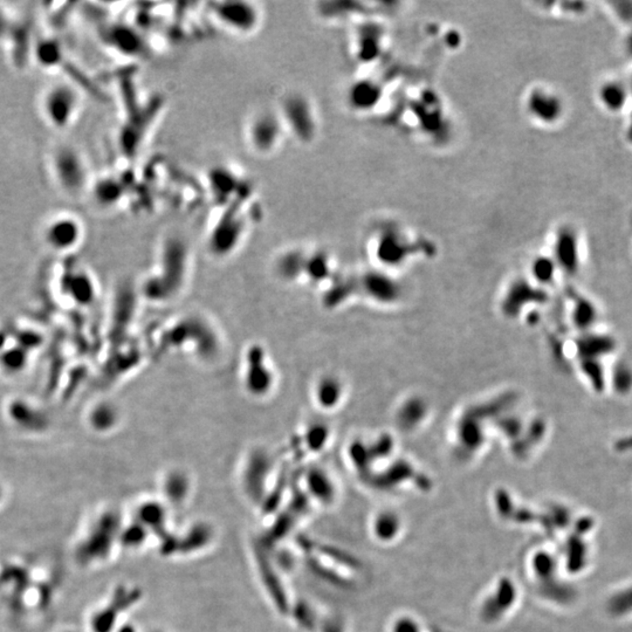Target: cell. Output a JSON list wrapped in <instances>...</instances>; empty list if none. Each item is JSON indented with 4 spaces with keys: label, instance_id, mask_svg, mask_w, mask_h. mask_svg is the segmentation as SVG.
<instances>
[{
    "label": "cell",
    "instance_id": "1",
    "mask_svg": "<svg viewBox=\"0 0 632 632\" xmlns=\"http://www.w3.org/2000/svg\"><path fill=\"white\" fill-rule=\"evenodd\" d=\"M248 203L239 201L220 208L222 213L215 220L208 238V250L217 258L234 254L244 243L248 231Z\"/></svg>",
    "mask_w": 632,
    "mask_h": 632
},
{
    "label": "cell",
    "instance_id": "2",
    "mask_svg": "<svg viewBox=\"0 0 632 632\" xmlns=\"http://www.w3.org/2000/svg\"><path fill=\"white\" fill-rule=\"evenodd\" d=\"M81 109V94L73 82L60 80L47 87L40 99V110L47 124L55 130L69 129Z\"/></svg>",
    "mask_w": 632,
    "mask_h": 632
},
{
    "label": "cell",
    "instance_id": "3",
    "mask_svg": "<svg viewBox=\"0 0 632 632\" xmlns=\"http://www.w3.org/2000/svg\"><path fill=\"white\" fill-rule=\"evenodd\" d=\"M287 136L277 108H262L253 113L245 124V143L260 157L275 154Z\"/></svg>",
    "mask_w": 632,
    "mask_h": 632
},
{
    "label": "cell",
    "instance_id": "4",
    "mask_svg": "<svg viewBox=\"0 0 632 632\" xmlns=\"http://www.w3.org/2000/svg\"><path fill=\"white\" fill-rule=\"evenodd\" d=\"M287 136L298 143L309 144L317 131V119L312 101L300 90L282 94L277 107Z\"/></svg>",
    "mask_w": 632,
    "mask_h": 632
},
{
    "label": "cell",
    "instance_id": "5",
    "mask_svg": "<svg viewBox=\"0 0 632 632\" xmlns=\"http://www.w3.org/2000/svg\"><path fill=\"white\" fill-rule=\"evenodd\" d=\"M208 15L224 31L238 36L254 34L262 25L261 5L253 1L224 0L208 4Z\"/></svg>",
    "mask_w": 632,
    "mask_h": 632
},
{
    "label": "cell",
    "instance_id": "6",
    "mask_svg": "<svg viewBox=\"0 0 632 632\" xmlns=\"http://www.w3.org/2000/svg\"><path fill=\"white\" fill-rule=\"evenodd\" d=\"M520 601V588L508 575L496 578L478 604V617L485 625H498L513 614Z\"/></svg>",
    "mask_w": 632,
    "mask_h": 632
},
{
    "label": "cell",
    "instance_id": "7",
    "mask_svg": "<svg viewBox=\"0 0 632 632\" xmlns=\"http://www.w3.org/2000/svg\"><path fill=\"white\" fill-rule=\"evenodd\" d=\"M50 168L59 187L65 194L76 196L89 187L85 157L72 145H60L53 151Z\"/></svg>",
    "mask_w": 632,
    "mask_h": 632
},
{
    "label": "cell",
    "instance_id": "8",
    "mask_svg": "<svg viewBox=\"0 0 632 632\" xmlns=\"http://www.w3.org/2000/svg\"><path fill=\"white\" fill-rule=\"evenodd\" d=\"M241 380L248 395L264 398L273 392L277 385V371L273 361L262 345H253L243 356Z\"/></svg>",
    "mask_w": 632,
    "mask_h": 632
},
{
    "label": "cell",
    "instance_id": "9",
    "mask_svg": "<svg viewBox=\"0 0 632 632\" xmlns=\"http://www.w3.org/2000/svg\"><path fill=\"white\" fill-rule=\"evenodd\" d=\"M206 187L215 204L220 208L234 203L250 201V197L253 196L251 187L243 173L227 164L215 166L208 170Z\"/></svg>",
    "mask_w": 632,
    "mask_h": 632
},
{
    "label": "cell",
    "instance_id": "10",
    "mask_svg": "<svg viewBox=\"0 0 632 632\" xmlns=\"http://www.w3.org/2000/svg\"><path fill=\"white\" fill-rule=\"evenodd\" d=\"M43 239L52 250L59 253L73 251L82 243L85 227L76 215L55 213L43 227Z\"/></svg>",
    "mask_w": 632,
    "mask_h": 632
},
{
    "label": "cell",
    "instance_id": "11",
    "mask_svg": "<svg viewBox=\"0 0 632 632\" xmlns=\"http://www.w3.org/2000/svg\"><path fill=\"white\" fill-rule=\"evenodd\" d=\"M597 102L604 112L619 115L631 106L630 82L619 76H608L601 80L596 89Z\"/></svg>",
    "mask_w": 632,
    "mask_h": 632
},
{
    "label": "cell",
    "instance_id": "12",
    "mask_svg": "<svg viewBox=\"0 0 632 632\" xmlns=\"http://www.w3.org/2000/svg\"><path fill=\"white\" fill-rule=\"evenodd\" d=\"M405 531L402 515L394 510H380L373 517L371 524V536L381 545H394Z\"/></svg>",
    "mask_w": 632,
    "mask_h": 632
},
{
    "label": "cell",
    "instance_id": "13",
    "mask_svg": "<svg viewBox=\"0 0 632 632\" xmlns=\"http://www.w3.org/2000/svg\"><path fill=\"white\" fill-rule=\"evenodd\" d=\"M313 399L322 410H331L341 402L343 385L338 378L326 375L316 380L312 390Z\"/></svg>",
    "mask_w": 632,
    "mask_h": 632
},
{
    "label": "cell",
    "instance_id": "14",
    "mask_svg": "<svg viewBox=\"0 0 632 632\" xmlns=\"http://www.w3.org/2000/svg\"><path fill=\"white\" fill-rule=\"evenodd\" d=\"M308 253L300 247L288 248L275 260V271L285 280H300L305 272L306 260Z\"/></svg>",
    "mask_w": 632,
    "mask_h": 632
},
{
    "label": "cell",
    "instance_id": "15",
    "mask_svg": "<svg viewBox=\"0 0 632 632\" xmlns=\"http://www.w3.org/2000/svg\"><path fill=\"white\" fill-rule=\"evenodd\" d=\"M89 187L93 199L102 208H113L124 194V185L119 177L102 176Z\"/></svg>",
    "mask_w": 632,
    "mask_h": 632
},
{
    "label": "cell",
    "instance_id": "16",
    "mask_svg": "<svg viewBox=\"0 0 632 632\" xmlns=\"http://www.w3.org/2000/svg\"><path fill=\"white\" fill-rule=\"evenodd\" d=\"M121 422V412L114 403L103 401L92 408L88 415V423L94 431L106 433L112 432Z\"/></svg>",
    "mask_w": 632,
    "mask_h": 632
},
{
    "label": "cell",
    "instance_id": "17",
    "mask_svg": "<svg viewBox=\"0 0 632 632\" xmlns=\"http://www.w3.org/2000/svg\"><path fill=\"white\" fill-rule=\"evenodd\" d=\"M306 485L313 498L324 505L334 503L336 487L329 474L321 468H313L306 475Z\"/></svg>",
    "mask_w": 632,
    "mask_h": 632
},
{
    "label": "cell",
    "instance_id": "18",
    "mask_svg": "<svg viewBox=\"0 0 632 632\" xmlns=\"http://www.w3.org/2000/svg\"><path fill=\"white\" fill-rule=\"evenodd\" d=\"M66 291L72 295L74 301L80 305H89L95 299V284L86 271H73L65 279Z\"/></svg>",
    "mask_w": 632,
    "mask_h": 632
},
{
    "label": "cell",
    "instance_id": "19",
    "mask_svg": "<svg viewBox=\"0 0 632 632\" xmlns=\"http://www.w3.org/2000/svg\"><path fill=\"white\" fill-rule=\"evenodd\" d=\"M8 413L13 423L18 425L19 428L38 430L45 425L43 413L39 412V410H36L29 403L22 401L12 403Z\"/></svg>",
    "mask_w": 632,
    "mask_h": 632
},
{
    "label": "cell",
    "instance_id": "20",
    "mask_svg": "<svg viewBox=\"0 0 632 632\" xmlns=\"http://www.w3.org/2000/svg\"><path fill=\"white\" fill-rule=\"evenodd\" d=\"M571 317L578 329L588 333L593 331L594 326L596 324L598 310L589 299L580 298L575 302Z\"/></svg>",
    "mask_w": 632,
    "mask_h": 632
},
{
    "label": "cell",
    "instance_id": "21",
    "mask_svg": "<svg viewBox=\"0 0 632 632\" xmlns=\"http://www.w3.org/2000/svg\"><path fill=\"white\" fill-rule=\"evenodd\" d=\"M559 254H560L561 264L569 273H576L578 265H580V254H578V244L574 234L566 238H561L559 241Z\"/></svg>",
    "mask_w": 632,
    "mask_h": 632
},
{
    "label": "cell",
    "instance_id": "22",
    "mask_svg": "<svg viewBox=\"0 0 632 632\" xmlns=\"http://www.w3.org/2000/svg\"><path fill=\"white\" fill-rule=\"evenodd\" d=\"M390 632H439L435 629L429 628L428 625L417 617L410 615H402L392 622Z\"/></svg>",
    "mask_w": 632,
    "mask_h": 632
},
{
    "label": "cell",
    "instance_id": "23",
    "mask_svg": "<svg viewBox=\"0 0 632 632\" xmlns=\"http://www.w3.org/2000/svg\"><path fill=\"white\" fill-rule=\"evenodd\" d=\"M187 487H189V480L183 472L173 471L166 475L164 489H166V494L171 498L183 496L187 493Z\"/></svg>",
    "mask_w": 632,
    "mask_h": 632
},
{
    "label": "cell",
    "instance_id": "24",
    "mask_svg": "<svg viewBox=\"0 0 632 632\" xmlns=\"http://www.w3.org/2000/svg\"><path fill=\"white\" fill-rule=\"evenodd\" d=\"M612 385L618 392H630L632 389V368L628 366H617L612 373Z\"/></svg>",
    "mask_w": 632,
    "mask_h": 632
},
{
    "label": "cell",
    "instance_id": "25",
    "mask_svg": "<svg viewBox=\"0 0 632 632\" xmlns=\"http://www.w3.org/2000/svg\"><path fill=\"white\" fill-rule=\"evenodd\" d=\"M26 363H27V356H26L25 352H22V350H17V349L8 350L1 357V364H3L5 369L8 371H13V373L22 371L26 366Z\"/></svg>",
    "mask_w": 632,
    "mask_h": 632
},
{
    "label": "cell",
    "instance_id": "26",
    "mask_svg": "<svg viewBox=\"0 0 632 632\" xmlns=\"http://www.w3.org/2000/svg\"><path fill=\"white\" fill-rule=\"evenodd\" d=\"M536 275L543 282L548 281L554 277V262L543 260L536 265Z\"/></svg>",
    "mask_w": 632,
    "mask_h": 632
},
{
    "label": "cell",
    "instance_id": "27",
    "mask_svg": "<svg viewBox=\"0 0 632 632\" xmlns=\"http://www.w3.org/2000/svg\"><path fill=\"white\" fill-rule=\"evenodd\" d=\"M621 48L625 58L632 62V26L625 31L624 36L622 38Z\"/></svg>",
    "mask_w": 632,
    "mask_h": 632
}]
</instances>
